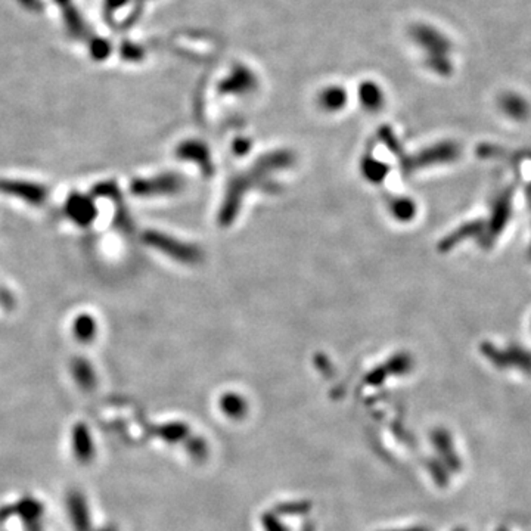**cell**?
Here are the masks:
<instances>
[{"mask_svg": "<svg viewBox=\"0 0 531 531\" xmlns=\"http://www.w3.org/2000/svg\"><path fill=\"white\" fill-rule=\"evenodd\" d=\"M457 531H465V530H457Z\"/></svg>", "mask_w": 531, "mask_h": 531, "instance_id": "6da1fadb", "label": "cell"}]
</instances>
